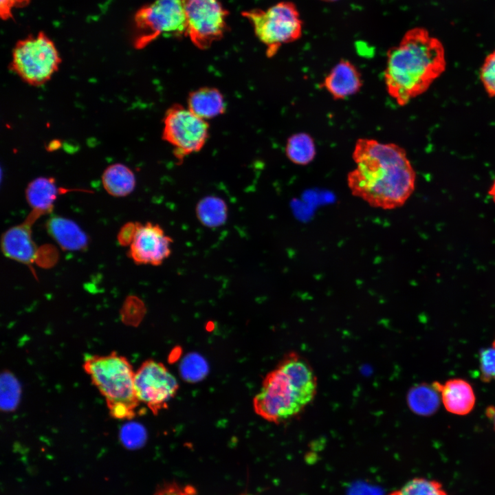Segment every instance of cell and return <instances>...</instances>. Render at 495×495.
I'll use <instances>...</instances> for the list:
<instances>
[{"label": "cell", "mask_w": 495, "mask_h": 495, "mask_svg": "<svg viewBox=\"0 0 495 495\" xmlns=\"http://www.w3.org/2000/svg\"><path fill=\"white\" fill-rule=\"evenodd\" d=\"M348 173L351 194L373 208L393 210L405 204L415 188L416 172L406 150L373 138L357 140Z\"/></svg>", "instance_id": "1"}, {"label": "cell", "mask_w": 495, "mask_h": 495, "mask_svg": "<svg viewBox=\"0 0 495 495\" xmlns=\"http://www.w3.org/2000/svg\"><path fill=\"white\" fill-rule=\"evenodd\" d=\"M446 68L441 42L424 28H412L387 52L384 72L386 91L404 107L424 94Z\"/></svg>", "instance_id": "2"}, {"label": "cell", "mask_w": 495, "mask_h": 495, "mask_svg": "<svg viewBox=\"0 0 495 495\" xmlns=\"http://www.w3.org/2000/svg\"><path fill=\"white\" fill-rule=\"evenodd\" d=\"M317 390V377L310 364L290 353L265 377L253 399L254 410L270 422L282 423L302 412Z\"/></svg>", "instance_id": "3"}, {"label": "cell", "mask_w": 495, "mask_h": 495, "mask_svg": "<svg viewBox=\"0 0 495 495\" xmlns=\"http://www.w3.org/2000/svg\"><path fill=\"white\" fill-rule=\"evenodd\" d=\"M83 368L104 397L111 417L118 419L135 417L140 402L135 390V372L125 357L116 352L89 355Z\"/></svg>", "instance_id": "4"}, {"label": "cell", "mask_w": 495, "mask_h": 495, "mask_svg": "<svg viewBox=\"0 0 495 495\" xmlns=\"http://www.w3.org/2000/svg\"><path fill=\"white\" fill-rule=\"evenodd\" d=\"M61 58L53 41L44 32L31 34L16 42L10 67L23 81L38 87L58 70Z\"/></svg>", "instance_id": "5"}, {"label": "cell", "mask_w": 495, "mask_h": 495, "mask_svg": "<svg viewBox=\"0 0 495 495\" xmlns=\"http://www.w3.org/2000/svg\"><path fill=\"white\" fill-rule=\"evenodd\" d=\"M242 15L252 24L258 39L266 47L267 55H275L284 44L298 39L302 21L296 6L291 2H279L265 10L254 9Z\"/></svg>", "instance_id": "6"}, {"label": "cell", "mask_w": 495, "mask_h": 495, "mask_svg": "<svg viewBox=\"0 0 495 495\" xmlns=\"http://www.w3.org/2000/svg\"><path fill=\"white\" fill-rule=\"evenodd\" d=\"M136 48L144 47L161 36H186V19L182 0H154L134 16Z\"/></svg>", "instance_id": "7"}, {"label": "cell", "mask_w": 495, "mask_h": 495, "mask_svg": "<svg viewBox=\"0 0 495 495\" xmlns=\"http://www.w3.org/2000/svg\"><path fill=\"white\" fill-rule=\"evenodd\" d=\"M208 135V122L188 107L175 104L166 112L162 138L173 146L177 157L200 151Z\"/></svg>", "instance_id": "8"}, {"label": "cell", "mask_w": 495, "mask_h": 495, "mask_svg": "<svg viewBox=\"0 0 495 495\" xmlns=\"http://www.w3.org/2000/svg\"><path fill=\"white\" fill-rule=\"evenodd\" d=\"M186 19V36L205 50L221 39L227 28L228 12L219 0H182Z\"/></svg>", "instance_id": "9"}, {"label": "cell", "mask_w": 495, "mask_h": 495, "mask_svg": "<svg viewBox=\"0 0 495 495\" xmlns=\"http://www.w3.org/2000/svg\"><path fill=\"white\" fill-rule=\"evenodd\" d=\"M134 385L139 402L155 415L167 408L179 388L173 374L162 363L153 360L144 361L135 372Z\"/></svg>", "instance_id": "10"}, {"label": "cell", "mask_w": 495, "mask_h": 495, "mask_svg": "<svg viewBox=\"0 0 495 495\" xmlns=\"http://www.w3.org/2000/svg\"><path fill=\"white\" fill-rule=\"evenodd\" d=\"M173 241L158 224L136 223L129 256L138 265H161L171 254Z\"/></svg>", "instance_id": "11"}, {"label": "cell", "mask_w": 495, "mask_h": 495, "mask_svg": "<svg viewBox=\"0 0 495 495\" xmlns=\"http://www.w3.org/2000/svg\"><path fill=\"white\" fill-rule=\"evenodd\" d=\"M41 214L34 210L21 224L6 230L1 237V250L12 260L30 265L38 257V249L32 237L31 226Z\"/></svg>", "instance_id": "12"}, {"label": "cell", "mask_w": 495, "mask_h": 495, "mask_svg": "<svg viewBox=\"0 0 495 495\" xmlns=\"http://www.w3.org/2000/svg\"><path fill=\"white\" fill-rule=\"evenodd\" d=\"M363 80L357 67L351 61L341 59L325 76L320 83L336 100H344L358 94L362 89Z\"/></svg>", "instance_id": "13"}, {"label": "cell", "mask_w": 495, "mask_h": 495, "mask_svg": "<svg viewBox=\"0 0 495 495\" xmlns=\"http://www.w3.org/2000/svg\"><path fill=\"white\" fill-rule=\"evenodd\" d=\"M434 388L441 393L446 409L453 414L467 415L475 404V395L471 385L462 379L448 380L444 384L434 382Z\"/></svg>", "instance_id": "14"}, {"label": "cell", "mask_w": 495, "mask_h": 495, "mask_svg": "<svg viewBox=\"0 0 495 495\" xmlns=\"http://www.w3.org/2000/svg\"><path fill=\"white\" fill-rule=\"evenodd\" d=\"M46 228L50 235L64 250H80L87 245V235L72 220L53 217L47 221Z\"/></svg>", "instance_id": "15"}, {"label": "cell", "mask_w": 495, "mask_h": 495, "mask_svg": "<svg viewBox=\"0 0 495 495\" xmlns=\"http://www.w3.org/2000/svg\"><path fill=\"white\" fill-rule=\"evenodd\" d=\"M60 190L54 178L39 177L29 183L25 195L32 210L43 215L52 210Z\"/></svg>", "instance_id": "16"}, {"label": "cell", "mask_w": 495, "mask_h": 495, "mask_svg": "<svg viewBox=\"0 0 495 495\" xmlns=\"http://www.w3.org/2000/svg\"><path fill=\"white\" fill-rule=\"evenodd\" d=\"M188 108L199 117L206 120L222 114L226 110V102L218 89L203 87L189 94Z\"/></svg>", "instance_id": "17"}, {"label": "cell", "mask_w": 495, "mask_h": 495, "mask_svg": "<svg viewBox=\"0 0 495 495\" xmlns=\"http://www.w3.org/2000/svg\"><path fill=\"white\" fill-rule=\"evenodd\" d=\"M102 182L105 190L114 197H125L135 188V178L133 171L122 164H113L104 170Z\"/></svg>", "instance_id": "18"}, {"label": "cell", "mask_w": 495, "mask_h": 495, "mask_svg": "<svg viewBox=\"0 0 495 495\" xmlns=\"http://www.w3.org/2000/svg\"><path fill=\"white\" fill-rule=\"evenodd\" d=\"M285 151L287 159L299 166L309 164L316 155L314 139L306 132L296 133L289 137Z\"/></svg>", "instance_id": "19"}, {"label": "cell", "mask_w": 495, "mask_h": 495, "mask_svg": "<svg viewBox=\"0 0 495 495\" xmlns=\"http://www.w3.org/2000/svg\"><path fill=\"white\" fill-rule=\"evenodd\" d=\"M437 392L432 384H422L413 386L408 393V405L416 414L430 415L437 410L440 404Z\"/></svg>", "instance_id": "20"}, {"label": "cell", "mask_w": 495, "mask_h": 495, "mask_svg": "<svg viewBox=\"0 0 495 495\" xmlns=\"http://www.w3.org/2000/svg\"><path fill=\"white\" fill-rule=\"evenodd\" d=\"M198 220L205 226L217 228L223 225L228 217V207L225 201L218 197L208 196L197 204Z\"/></svg>", "instance_id": "21"}, {"label": "cell", "mask_w": 495, "mask_h": 495, "mask_svg": "<svg viewBox=\"0 0 495 495\" xmlns=\"http://www.w3.org/2000/svg\"><path fill=\"white\" fill-rule=\"evenodd\" d=\"M390 495H447V494L439 482L424 478H416Z\"/></svg>", "instance_id": "22"}, {"label": "cell", "mask_w": 495, "mask_h": 495, "mask_svg": "<svg viewBox=\"0 0 495 495\" xmlns=\"http://www.w3.org/2000/svg\"><path fill=\"white\" fill-rule=\"evenodd\" d=\"M479 79L490 98H495V50L485 58L479 72Z\"/></svg>", "instance_id": "23"}, {"label": "cell", "mask_w": 495, "mask_h": 495, "mask_svg": "<svg viewBox=\"0 0 495 495\" xmlns=\"http://www.w3.org/2000/svg\"><path fill=\"white\" fill-rule=\"evenodd\" d=\"M480 369L484 382L495 380V347L486 349L481 353Z\"/></svg>", "instance_id": "24"}, {"label": "cell", "mask_w": 495, "mask_h": 495, "mask_svg": "<svg viewBox=\"0 0 495 495\" xmlns=\"http://www.w3.org/2000/svg\"><path fill=\"white\" fill-rule=\"evenodd\" d=\"M122 432L123 443L131 448H135L142 445L144 441V434L142 429L136 426H126Z\"/></svg>", "instance_id": "25"}, {"label": "cell", "mask_w": 495, "mask_h": 495, "mask_svg": "<svg viewBox=\"0 0 495 495\" xmlns=\"http://www.w3.org/2000/svg\"><path fill=\"white\" fill-rule=\"evenodd\" d=\"M190 485H181L175 482L166 483L159 487L155 495H195Z\"/></svg>", "instance_id": "26"}, {"label": "cell", "mask_w": 495, "mask_h": 495, "mask_svg": "<svg viewBox=\"0 0 495 495\" xmlns=\"http://www.w3.org/2000/svg\"><path fill=\"white\" fill-rule=\"evenodd\" d=\"M31 0H0V16L2 20L13 18V11L27 6Z\"/></svg>", "instance_id": "27"}, {"label": "cell", "mask_w": 495, "mask_h": 495, "mask_svg": "<svg viewBox=\"0 0 495 495\" xmlns=\"http://www.w3.org/2000/svg\"><path fill=\"white\" fill-rule=\"evenodd\" d=\"M348 495H381L378 490L366 484H356L350 489Z\"/></svg>", "instance_id": "28"}, {"label": "cell", "mask_w": 495, "mask_h": 495, "mask_svg": "<svg viewBox=\"0 0 495 495\" xmlns=\"http://www.w3.org/2000/svg\"><path fill=\"white\" fill-rule=\"evenodd\" d=\"M488 195L491 197L492 200L495 203V179L490 187Z\"/></svg>", "instance_id": "29"}, {"label": "cell", "mask_w": 495, "mask_h": 495, "mask_svg": "<svg viewBox=\"0 0 495 495\" xmlns=\"http://www.w3.org/2000/svg\"><path fill=\"white\" fill-rule=\"evenodd\" d=\"M487 414L490 417V418L493 419L494 426L495 429V408L493 407H490L487 411Z\"/></svg>", "instance_id": "30"}, {"label": "cell", "mask_w": 495, "mask_h": 495, "mask_svg": "<svg viewBox=\"0 0 495 495\" xmlns=\"http://www.w3.org/2000/svg\"><path fill=\"white\" fill-rule=\"evenodd\" d=\"M493 346L495 347V340L494 341Z\"/></svg>", "instance_id": "31"}]
</instances>
